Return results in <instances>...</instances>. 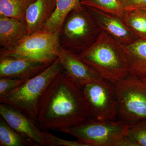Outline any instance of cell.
<instances>
[{"label":"cell","mask_w":146,"mask_h":146,"mask_svg":"<svg viewBox=\"0 0 146 146\" xmlns=\"http://www.w3.org/2000/svg\"><path fill=\"white\" fill-rule=\"evenodd\" d=\"M129 1L130 2V7L129 10L132 9H141L146 11V0Z\"/></svg>","instance_id":"cb8c5ba5"},{"label":"cell","mask_w":146,"mask_h":146,"mask_svg":"<svg viewBox=\"0 0 146 146\" xmlns=\"http://www.w3.org/2000/svg\"><path fill=\"white\" fill-rule=\"evenodd\" d=\"M47 146H89L78 141H72L58 138L48 132L44 131Z\"/></svg>","instance_id":"603a6c76"},{"label":"cell","mask_w":146,"mask_h":146,"mask_svg":"<svg viewBox=\"0 0 146 146\" xmlns=\"http://www.w3.org/2000/svg\"><path fill=\"white\" fill-rule=\"evenodd\" d=\"M80 4L121 19L129 10L130 7L129 0H81Z\"/></svg>","instance_id":"e0dca14e"},{"label":"cell","mask_w":146,"mask_h":146,"mask_svg":"<svg viewBox=\"0 0 146 146\" xmlns=\"http://www.w3.org/2000/svg\"><path fill=\"white\" fill-rule=\"evenodd\" d=\"M62 69L58 58L42 73L28 80L21 86L0 98V103L13 106L36 122V112L40 100L49 84Z\"/></svg>","instance_id":"277c9868"},{"label":"cell","mask_w":146,"mask_h":146,"mask_svg":"<svg viewBox=\"0 0 146 146\" xmlns=\"http://www.w3.org/2000/svg\"><path fill=\"white\" fill-rule=\"evenodd\" d=\"M113 84L117 101V120L130 125L146 120V82L129 74Z\"/></svg>","instance_id":"5b68a950"},{"label":"cell","mask_w":146,"mask_h":146,"mask_svg":"<svg viewBox=\"0 0 146 146\" xmlns=\"http://www.w3.org/2000/svg\"><path fill=\"white\" fill-rule=\"evenodd\" d=\"M78 56L102 78L113 83L129 74L122 45L104 31L91 46Z\"/></svg>","instance_id":"7a4b0ae2"},{"label":"cell","mask_w":146,"mask_h":146,"mask_svg":"<svg viewBox=\"0 0 146 146\" xmlns=\"http://www.w3.org/2000/svg\"><path fill=\"white\" fill-rule=\"evenodd\" d=\"M26 35L25 23L0 16V51L11 49Z\"/></svg>","instance_id":"4fadbf2b"},{"label":"cell","mask_w":146,"mask_h":146,"mask_svg":"<svg viewBox=\"0 0 146 146\" xmlns=\"http://www.w3.org/2000/svg\"><path fill=\"white\" fill-rule=\"evenodd\" d=\"M58 58L65 73L81 87L103 79L98 73L82 61L77 55L61 47Z\"/></svg>","instance_id":"30bf717a"},{"label":"cell","mask_w":146,"mask_h":146,"mask_svg":"<svg viewBox=\"0 0 146 146\" xmlns=\"http://www.w3.org/2000/svg\"><path fill=\"white\" fill-rule=\"evenodd\" d=\"M89 118L82 87L62 69L40 100L36 112L37 126L43 131H58L77 125Z\"/></svg>","instance_id":"6da1fadb"},{"label":"cell","mask_w":146,"mask_h":146,"mask_svg":"<svg viewBox=\"0 0 146 146\" xmlns=\"http://www.w3.org/2000/svg\"><path fill=\"white\" fill-rule=\"evenodd\" d=\"M59 31L60 47L78 55L94 44L102 31L89 8L80 4L68 13Z\"/></svg>","instance_id":"3957f363"},{"label":"cell","mask_w":146,"mask_h":146,"mask_svg":"<svg viewBox=\"0 0 146 146\" xmlns=\"http://www.w3.org/2000/svg\"><path fill=\"white\" fill-rule=\"evenodd\" d=\"M51 14L48 0H36L31 4L26 13L27 35L42 29Z\"/></svg>","instance_id":"9a60e30c"},{"label":"cell","mask_w":146,"mask_h":146,"mask_svg":"<svg viewBox=\"0 0 146 146\" xmlns=\"http://www.w3.org/2000/svg\"><path fill=\"white\" fill-rule=\"evenodd\" d=\"M0 146H36L21 136L0 117Z\"/></svg>","instance_id":"d6986e66"},{"label":"cell","mask_w":146,"mask_h":146,"mask_svg":"<svg viewBox=\"0 0 146 146\" xmlns=\"http://www.w3.org/2000/svg\"><path fill=\"white\" fill-rule=\"evenodd\" d=\"M102 31L121 45L130 44L138 39L122 19L93 7H88Z\"/></svg>","instance_id":"7c38bea8"},{"label":"cell","mask_w":146,"mask_h":146,"mask_svg":"<svg viewBox=\"0 0 146 146\" xmlns=\"http://www.w3.org/2000/svg\"><path fill=\"white\" fill-rule=\"evenodd\" d=\"M56 1V0H48V5L51 14L54 9Z\"/></svg>","instance_id":"484cf974"},{"label":"cell","mask_w":146,"mask_h":146,"mask_svg":"<svg viewBox=\"0 0 146 146\" xmlns=\"http://www.w3.org/2000/svg\"><path fill=\"white\" fill-rule=\"evenodd\" d=\"M117 146H137L136 143L127 135L123 137L118 142Z\"/></svg>","instance_id":"d4e9b609"},{"label":"cell","mask_w":146,"mask_h":146,"mask_svg":"<svg viewBox=\"0 0 146 146\" xmlns=\"http://www.w3.org/2000/svg\"><path fill=\"white\" fill-rule=\"evenodd\" d=\"M127 135L137 146H146V120L129 125Z\"/></svg>","instance_id":"44dd1931"},{"label":"cell","mask_w":146,"mask_h":146,"mask_svg":"<svg viewBox=\"0 0 146 146\" xmlns=\"http://www.w3.org/2000/svg\"><path fill=\"white\" fill-rule=\"evenodd\" d=\"M82 87L89 119L98 121L116 120L118 104L114 84L102 79Z\"/></svg>","instance_id":"ba28073f"},{"label":"cell","mask_w":146,"mask_h":146,"mask_svg":"<svg viewBox=\"0 0 146 146\" xmlns=\"http://www.w3.org/2000/svg\"><path fill=\"white\" fill-rule=\"evenodd\" d=\"M142 80H144V81L146 82V78H144L142 79Z\"/></svg>","instance_id":"4316f807"},{"label":"cell","mask_w":146,"mask_h":146,"mask_svg":"<svg viewBox=\"0 0 146 146\" xmlns=\"http://www.w3.org/2000/svg\"><path fill=\"white\" fill-rule=\"evenodd\" d=\"M122 46L127 58L129 74L140 78H146V40L138 39Z\"/></svg>","instance_id":"5bb4252c"},{"label":"cell","mask_w":146,"mask_h":146,"mask_svg":"<svg viewBox=\"0 0 146 146\" xmlns=\"http://www.w3.org/2000/svg\"><path fill=\"white\" fill-rule=\"evenodd\" d=\"M81 0H56L53 11L42 30L50 32L59 31L68 13L80 5Z\"/></svg>","instance_id":"2e32d148"},{"label":"cell","mask_w":146,"mask_h":146,"mask_svg":"<svg viewBox=\"0 0 146 146\" xmlns=\"http://www.w3.org/2000/svg\"><path fill=\"white\" fill-rule=\"evenodd\" d=\"M28 80L1 78H0V98L21 86Z\"/></svg>","instance_id":"7402d4cb"},{"label":"cell","mask_w":146,"mask_h":146,"mask_svg":"<svg viewBox=\"0 0 146 146\" xmlns=\"http://www.w3.org/2000/svg\"><path fill=\"white\" fill-rule=\"evenodd\" d=\"M36 0H0V16L25 23L27 9Z\"/></svg>","instance_id":"ac0fdd59"},{"label":"cell","mask_w":146,"mask_h":146,"mask_svg":"<svg viewBox=\"0 0 146 146\" xmlns=\"http://www.w3.org/2000/svg\"><path fill=\"white\" fill-rule=\"evenodd\" d=\"M0 115L11 127L36 146H47L44 131L23 112L9 105L1 103Z\"/></svg>","instance_id":"9c48e42d"},{"label":"cell","mask_w":146,"mask_h":146,"mask_svg":"<svg viewBox=\"0 0 146 146\" xmlns=\"http://www.w3.org/2000/svg\"><path fill=\"white\" fill-rule=\"evenodd\" d=\"M122 19L138 39L146 40V11H127Z\"/></svg>","instance_id":"ffe728a7"},{"label":"cell","mask_w":146,"mask_h":146,"mask_svg":"<svg viewBox=\"0 0 146 146\" xmlns=\"http://www.w3.org/2000/svg\"><path fill=\"white\" fill-rule=\"evenodd\" d=\"M59 31L41 29L26 35L9 50L0 51V56H9L52 64L58 58L60 46Z\"/></svg>","instance_id":"8992f818"},{"label":"cell","mask_w":146,"mask_h":146,"mask_svg":"<svg viewBox=\"0 0 146 146\" xmlns=\"http://www.w3.org/2000/svg\"><path fill=\"white\" fill-rule=\"evenodd\" d=\"M51 64L9 56H0V78L28 80L42 73Z\"/></svg>","instance_id":"8fae6325"},{"label":"cell","mask_w":146,"mask_h":146,"mask_svg":"<svg viewBox=\"0 0 146 146\" xmlns=\"http://www.w3.org/2000/svg\"><path fill=\"white\" fill-rule=\"evenodd\" d=\"M129 125L119 121H96L87 119L72 127L58 131L77 138L89 146H117L127 134Z\"/></svg>","instance_id":"52a82bcc"}]
</instances>
